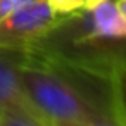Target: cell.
<instances>
[{"label":"cell","instance_id":"8","mask_svg":"<svg viewBox=\"0 0 126 126\" xmlns=\"http://www.w3.org/2000/svg\"><path fill=\"white\" fill-rule=\"evenodd\" d=\"M0 117H2V126H38L21 116H16L12 112H5V110H0Z\"/></svg>","mask_w":126,"mask_h":126},{"label":"cell","instance_id":"7","mask_svg":"<svg viewBox=\"0 0 126 126\" xmlns=\"http://www.w3.org/2000/svg\"><path fill=\"white\" fill-rule=\"evenodd\" d=\"M31 2H35V0H0V19L7 17L14 11H17Z\"/></svg>","mask_w":126,"mask_h":126},{"label":"cell","instance_id":"2","mask_svg":"<svg viewBox=\"0 0 126 126\" xmlns=\"http://www.w3.org/2000/svg\"><path fill=\"white\" fill-rule=\"evenodd\" d=\"M0 110L21 116L38 126H54L28 95L17 59L5 54H0Z\"/></svg>","mask_w":126,"mask_h":126},{"label":"cell","instance_id":"1","mask_svg":"<svg viewBox=\"0 0 126 126\" xmlns=\"http://www.w3.org/2000/svg\"><path fill=\"white\" fill-rule=\"evenodd\" d=\"M64 19L66 16H57L47 0H35L14 11L0 19V54L17 57L33 52L64 23Z\"/></svg>","mask_w":126,"mask_h":126},{"label":"cell","instance_id":"9","mask_svg":"<svg viewBox=\"0 0 126 126\" xmlns=\"http://www.w3.org/2000/svg\"><path fill=\"white\" fill-rule=\"evenodd\" d=\"M116 4H117V7H119L121 14L126 17V0H116Z\"/></svg>","mask_w":126,"mask_h":126},{"label":"cell","instance_id":"10","mask_svg":"<svg viewBox=\"0 0 126 126\" xmlns=\"http://www.w3.org/2000/svg\"><path fill=\"white\" fill-rule=\"evenodd\" d=\"M0 126H2V117H0Z\"/></svg>","mask_w":126,"mask_h":126},{"label":"cell","instance_id":"3","mask_svg":"<svg viewBox=\"0 0 126 126\" xmlns=\"http://www.w3.org/2000/svg\"><path fill=\"white\" fill-rule=\"evenodd\" d=\"M83 24L78 45L90 42H119L126 40V17L121 14L116 0H88L79 12Z\"/></svg>","mask_w":126,"mask_h":126},{"label":"cell","instance_id":"5","mask_svg":"<svg viewBox=\"0 0 126 126\" xmlns=\"http://www.w3.org/2000/svg\"><path fill=\"white\" fill-rule=\"evenodd\" d=\"M47 4L57 16H71L76 12H81L88 0H47Z\"/></svg>","mask_w":126,"mask_h":126},{"label":"cell","instance_id":"6","mask_svg":"<svg viewBox=\"0 0 126 126\" xmlns=\"http://www.w3.org/2000/svg\"><path fill=\"white\" fill-rule=\"evenodd\" d=\"M54 126H124L116 116H104L88 121H73V123H57Z\"/></svg>","mask_w":126,"mask_h":126},{"label":"cell","instance_id":"4","mask_svg":"<svg viewBox=\"0 0 126 126\" xmlns=\"http://www.w3.org/2000/svg\"><path fill=\"white\" fill-rule=\"evenodd\" d=\"M109 90L114 116L126 126V55L117 54L110 64L109 74Z\"/></svg>","mask_w":126,"mask_h":126}]
</instances>
